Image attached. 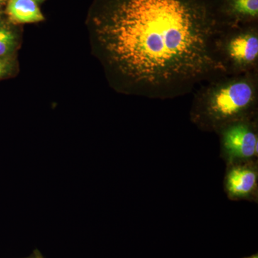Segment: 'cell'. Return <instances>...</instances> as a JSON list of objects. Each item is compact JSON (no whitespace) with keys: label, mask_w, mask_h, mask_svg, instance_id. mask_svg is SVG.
Masks as SVG:
<instances>
[{"label":"cell","mask_w":258,"mask_h":258,"mask_svg":"<svg viewBox=\"0 0 258 258\" xmlns=\"http://www.w3.org/2000/svg\"><path fill=\"white\" fill-rule=\"evenodd\" d=\"M258 171L254 159L228 164L225 179L227 197L234 201L254 200L257 196Z\"/></svg>","instance_id":"obj_5"},{"label":"cell","mask_w":258,"mask_h":258,"mask_svg":"<svg viewBox=\"0 0 258 258\" xmlns=\"http://www.w3.org/2000/svg\"><path fill=\"white\" fill-rule=\"evenodd\" d=\"M218 0H95L91 52L116 92L152 99L189 94L225 74Z\"/></svg>","instance_id":"obj_1"},{"label":"cell","mask_w":258,"mask_h":258,"mask_svg":"<svg viewBox=\"0 0 258 258\" xmlns=\"http://www.w3.org/2000/svg\"><path fill=\"white\" fill-rule=\"evenodd\" d=\"M258 71L222 74L203 83L194 95L190 117L205 132L230 123L257 119Z\"/></svg>","instance_id":"obj_2"},{"label":"cell","mask_w":258,"mask_h":258,"mask_svg":"<svg viewBox=\"0 0 258 258\" xmlns=\"http://www.w3.org/2000/svg\"><path fill=\"white\" fill-rule=\"evenodd\" d=\"M34 1L36 2V3H41V2L44 1V0H34Z\"/></svg>","instance_id":"obj_12"},{"label":"cell","mask_w":258,"mask_h":258,"mask_svg":"<svg viewBox=\"0 0 258 258\" xmlns=\"http://www.w3.org/2000/svg\"><path fill=\"white\" fill-rule=\"evenodd\" d=\"M7 0H0V5H3L4 3H6Z\"/></svg>","instance_id":"obj_11"},{"label":"cell","mask_w":258,"mask_h":258,"mask_svg":"<svg viewBox=\"0 0 258 258\" xmlns=\"http://www.w3.org/2000/svg\"><path fill=\"white\" fill-rule=\"evenodd\" d=\"M219 12L226 25L257 23L258 0H221Z\"/></svg>","instance_id":"obj_6"},{"label":"cell","mask_w":258,"mask_h":258,"mask_svg":"<svg viewBox=\"0 0 258 258\" xmlns=\"http://www.w3.org/2000/svg\"><path fill=\"white\" fill-rule=\"evenodd\" d=\"M18 35L6 24L0 23V57H8L18 46Z\"/></svg>","instance_id":"obj_8"},{"label":"cell","mask_w":258,"mask_h":258,"mask_svg":"<svg viewBox=\"0 0 258 258\" xmlns=\"http://www.w3.org/2000/svg\"><path fill=\"white\" fill-rule=\"evenodd\" d=\"M217 134L220 136L222 157L227 164L257 157V119L230 123Z\"/></svg>","instance_id":"obj_4"},{"label":"cell","mask_w":258,"mask_h":258,"mask_svg":"<svg viewBox=\"0 0 258 258\" xmlns=\"http://www.w3.org/2000/svg\"><path fill=\"white\" fill-rule=\"evenodd\" d=\"M2 14H3V12H2L1 8H0V18H1Z\"/></svg>","instance_id":"obj_13"},{"label":"cell","mask_w":258,"mask_h":258,"mask_svg":"<svg viewBox=\"0 0 258 258\" xmlns=\"http://www.w3.org/2000/svg\"><path fill=\"white\" fill-rule=\"evenodd\" d=\"M217 52L226 74L258 71L257 23L226 25L217 38Z\"/></svg>","instance_id":"obj_3"},{"label":"cell","mask_w":258,"mask_h":258,"mask_svg":"<svg viewBox=\"0 0 258 258\" xmlns=\"http://www.w3.org/2000/svg\"><path fill=\"white\" fill-rule=\"evenodd\" d=\"M243 258H258L257 254H254L252 255L249 256V257H246Z\"/></svg>","instance_id":"obj_10"},{"label":"cell","mask_w":258,"mask_h":258,"mask_svg":"<svg viewBox=\"0 0 258 258\" xmlns=\"http://www.w3.org/2000/svg\"><path fill=\"white\" fill-rule=\"evenodd\" d=\"M13 62L8 57H0V79L11 74Z\"/></svg>","instance_id":"obj_9"},{"label":"cell","mask_w":258,"mask_h":258,"mask_svg":"<svg viewBox=\"0 0 258 258\" xmlns=\"http://www.w3.org/2000/svg\"><path fill=\"white\" fill-rule=\"evenodd\" d=\"M7 14L13 23L28 24L45 20L36 2L34 0H9Z\"/></svg>","instance_id":"obj_7"}]
</instances>
